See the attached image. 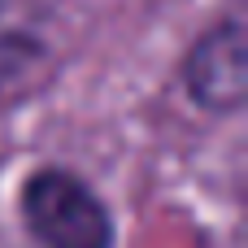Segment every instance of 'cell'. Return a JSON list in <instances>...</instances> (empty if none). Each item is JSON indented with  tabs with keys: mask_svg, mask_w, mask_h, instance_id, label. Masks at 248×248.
Listing matches in <instances>:
<instances>
[{
	"mask_svg": "<svg viewBox=\"0 0 248 248\" xmlns=\"http://www.w3.org/2000/svg\"><path fill=\"white\" fill-rule=\"evenodd\" d=\"M39 57H44L39 31L26 17H17L13 9L0 4V92L13 87V83H22L39 65Z\"/></svg>",
	"mask_w": 248,
	"mask_h": 248,
	"instance_id": "cell-3",
	"label": "cell"
},
{
	"mask_svg": "<svg viewBox=\"0 0 248 248\" xmlns=\"http://www.w3.org/2000/svg\"><path fill=\"white\" fill-rule=\"evenodd\" d=\"M22 218L39 248H109L113 222L105 205L65 170H39L22 187Z\"/></svg>",
	"mask_w": 248,
	"mask_h": 248,
	"instance_id": "cell-1",
	"label": "cell"
},
{
	"mask_svg": "<svg viewBox=\"0 0 248 248\" xmlns=\"http://www.w3.org/2000/svg\"><path fill=\"white\" fill-rule=\"evenodd\" d=\"M187 92L196 105L214 109V113H235L244 105L248 70H244V26L240 17H227L222 26H214L187 57Z\"/></svg>",
	"mask_w": 248,
	"mask_h": 248,
	"instance_id": "cell-2",
	"label": "cell"
}]
</instances>
